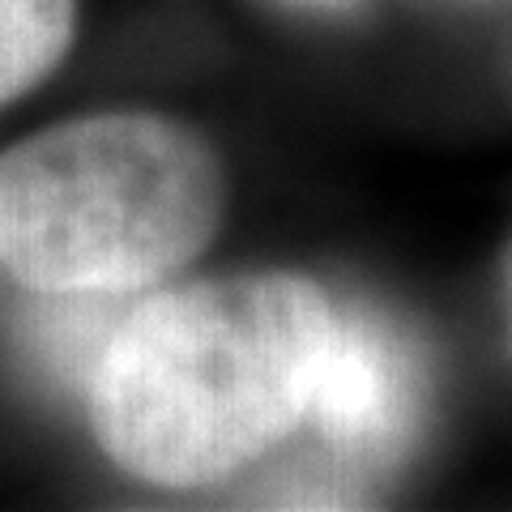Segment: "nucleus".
Instances as JSON below:
<instances>
[{
	"mask_svg": "<svg viewBox=\"0 0 512 512\" xmlns=\"http://www.w3.org/2000/svg\"><path fill=\"white\" fill-rule=\"evenodd\" d=\"M419 363L406 338L372 312L333 316L308 414L346 453H389L414 427Z\"/></svg>",
	"mask_w": 512,
	"mask_h": 512,
	"instance_id": "obj_3",
	"label": "nucleus"
},
{
	"mask_svg": "<svg viewBox=\"0 0 512 512\" xmlns=\"http://www.w3.org/2000/svg\"><path fill=\"white\" fill-rule=\"evenodd\" d=\"M73 0H0V103L43 82L73 43Z\"/></svg>",
	"mask_w": 512,
	"mask_h": 512,
	"instance_id": "obj_5",
	"label": "nucleus"
},
{
	"mask_svg": "<svg viewBox=\"0 0 512 512\" xmlns=\"http://www.w3.org/2000/svg\"><path fill=\"white\" fill-rule=\"evenodd\" d=\"M116 295L103 291H43V303L26 312L22 320V346L39 372L60 384V389H86L94 380L111 333L124 320L116 312Z\"/></svg>",
	"mask_w": 512,
	"mask_h": 512,
	"instance_id": "obj_4",
	"label": "nucleus"
},
{
	"mask_svg": "<svg viewBox=\"0 0 512 512\" xmlns=\"http://www.w3.org/2000/svg\"><path fill=\"white\" fill-rule=\"evenodd\" d=\"M329 333V299L295 274L150 295L124 312L94 367V431L146 483H214L308 419Z\"/></svg>",
	"mask_w": 512,
	"mask_h": 512,
	"instance_id": "obj_1",
	"label": "nucleus"
},
{
	"mask_svg": "<svg viewBox=\"0 0 512 512\" xmlns=\"http://www.w3.org/2000/svg\"><path fill=\"white\" fill-rule=\"evenodd\" d=\"M291 5H303V9H325V13H342V9H355L359 0H291Z\"/></svg>",
	"mask_w": 512,
	"mask_h": 512,
	"instance_id": "obj_6",
	"label": "nucleus"
},
{
	"mask_svg": "<svg viewBox=\"0 0 512 512\" xmlns=\"http://www.w3.org/2000/svg\"><path fill=\"white\" fill-rule=\"evenodd\" d=\"M214 150L163 116H86L0 154V265L30 291L124 295L218 231Z\"/></svg>",
	"mask_w": 512,
	"mask_h": 512,
	"instance_id": "obj_2",
	"label": "nucleus"
}]
</instances>
